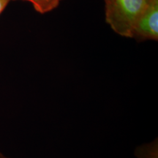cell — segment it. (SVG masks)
Returning a JSON list of instances; mask_svg holds the SVG:
<instances>
[{
    "label": "cell",
    "mask_w": 158,
    "mask_h": 158,
    "mask_svg": "<svg viewBox=\"0 0 158 158\" xmlns=\"http://www.w3.org/2000/svg\"><path fill=\"white\" fill-rule=\"evenodd\" d=\"M106 20L110 28L122 37H131L138 18L147 7V0H105Z\"/></svg>",
    "instance_id": "6da1fadb"
},
{
    "label": "cell",
    "mask_w": 158,
    "mask_h": 158,
    "mask_svg": "<svg viewBox=\"0 0 158 158\" xmlns=\"http://www.w3.org/2000/svg\"><path fill=\"white\" fill-rule=\"evenodd\" d=\"M131 37L138 41L158 40V1L148 4L136 21Z\"/></svg>",
    "instance_id": "7a4b0ae2"
},
{
    "label": "cell",
    "mask_w": 158,
    "mask_h": 158,
    "mask_svg": "<svg viewBox=\"0 0 158 158\" xmlns=\"http://www.w3.org/2000/svg\"><path fill=\"white\" fill-rule=\"evenodd\" d=\"M30 2L35 10L41 14L50 12L56 8L62 0H23Z\"/></svg>",
    "instance_id": "3957f363"
},
{
    "label": "cell",
    "mask_w": 158,
    "mask_h": 158,
    "mask_svg": "<svg viewBox=\"0 0 158 158\" xmlns=\"http://www.w3.org/2000/svg\"><path fill=\"white\" fill-rule=\"evenodd\" d=\"M10 0H0V14L2 13Z\"/></svg>",
    "instance_id": "277c9868"
},
{
    "label": "cell",
    "mask_w": 158,
    "mask_h": 158,
    "mask_svg": "<svg viewBox=\"0 0 158 158\" xmlns=\"http://www.w3.org/2000/svg\"><path fill=\"white\" fill-rule=\"evenodd\" d=\"M0 158H9V157H7V156H5L4 154H2L1 152H0Z\"/></svg>",
    "instance_id": "5b68a950"
},
{
    "label": "cell",
    "mask_w": 158,
    "mask_h": 158,
    "mask_svg": "<svg viewBox=\"0 0 158 158\" xmlns=\"http://www.w3.org/2000/svg\"><path fill=\"white\" fill-rule=\"evenodd\" d=\"M148 2H155V1H158V0H147Z\"/></svg>",
    "instance_id": "8992f818"
}]
</instances>
